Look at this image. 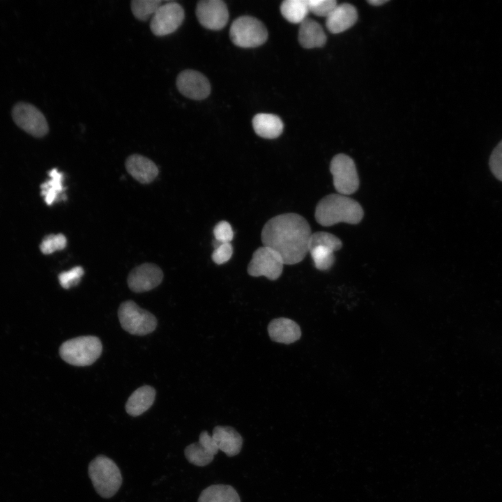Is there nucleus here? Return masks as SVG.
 Listing matches in <instances>:
<instances>
[{
  "label": "nucleus",
  "instance_id": "1",
  "mask_svg": "<svg viewBox=\"0 0 502 502\" xmlns=\"http://www.w3.org/2000/svg\"><path fill=\"white\" fill-rule=\"evenodd\" d=\"M311 228L301 215L287 213L271 218L262 228L264 246L276 252L284 264L293 265L303 261L310 250Z\"/></svg>",
  "mask_w": 502,
  "mask_h": 502
},
{
  "label": "nucleus",
  "instance_id": "2",
  "mask_svg": "<svg viewBox=\"0 0 502 502\" xmlns=\"http://www.w3.org/2000/svg\"><path fill=\"white\" fill-rule=\"evenodd\" d=\"M314 217L317 222L324 227L339 222L358 224L363 217L360 204L347 195L330 194L317 204Z\"/></svg>",
  "mask_w": 502,
  "mask_h": 502
},
{
  "label": "nucleus",
  "instance_id": "3",
  "mask_svg": "<svg viewBox=\"0 0 502 502\" xmlns=\"http://www.w3.org/2000/svg\"><path fill=\"white\" fill-rule=\"evenodd\" d=\"M88 473L96 492L102 498L112 497L121 486V471L107 456L100 455L92 459L89 464Z\"/></svg>",
  "mask_w": 502,
  "mask_h": 502
},
{
  "label": "nucleus",
  "instance_id": "4",
  "mask_svg": "<svg viewBox=\"0 0 502 502\" xmlns=\"http://www.w3.org/2000/svg\"><path fill=\"white\" fill-rule=\"evenodd\" d=\"M100 339L95 336H80L64 342L59 348L61 358L72 365L88 366L100 356Z\"/></svg>",
  "mask_w": 502,
  "mask_h": 502
},
{
  "label": "nucleus",
  "instance_id": "5",
  "mask_svg": "<svg viewBox=\"0 0 502 502\" xmlns=\"http://www.w3.org/2000/svg\"><path fill=\"white\" fill-rule=\"evenodd\" d=\"M118 316L123 329L132 335H147L157 326L155 316L132 301H126L120 305Z\"/></svg>",
  "mask_w": 502,
  "mask_h": 502
},
{
  "label": "nucleus",
  "instance_id": "6",
  "mask_svg": "<svg viewBox=\"0 0 502 502\" xmlns=\"http://www.w3.org/2000/svg\"><path fill=\"white\" fill-rule=\"evenodd\" d=\"M229 35L234 45L249 48L264 44L267 40L268 31L264 24L257 18L241 16L233 22Z\"/></svg>",
  "mask_w": 502,
  "mask_h": 502
},
{
  "label": "nucleus",
  "instance_id": "7",
  "mask_svg": "<svg viewBox=\"0 0 502 502\" xmlns=\"http://www.w3.org/2000/svg\"><path fill=\"white\" fill-rule=\"evenodd\" d=\"M333 184L339 194L349 195L354 193L359 186V178L353 160L347 155H335L330 165Z\"/></svg>",
  "mask_w": 502,
  "mask_h": 502
},
{
  "label": "nucleus",
  "instance_id": "8",
  "mask_svg": "<svg viewBox=\"0 0 502 502\" xmlns=\"http://www.w3.org/2000/svg\"><path fill=\"white\" fill-rule=\"evenodd\" d=\"M284 265L282 258L276 252L262 245L254 252L248 266V273L252 277L264 276L271 280H275L282 275Z\"/></svg>",
  "mask_w": 502,
  "mask_h": 502
},
{
  "label": "nucleus",
  "instance_id": "9",
  "mask_svg": "<svg viewBox=\"0 0 502 502\" xmlns=\"http://www.w3.org/2000/svg\"><path fill=\"white\" fill-rule=\"evenodd\" d=\"M13 119L20 128L29 134L41 137L47 135L49 126L43 114L34 105L20 102L12 110Z\"/></svg>",
  "mask_w": 502,
  "mask_h": 502
},
{
  "label": "nucleus",
  "instance_id": "10",
  "mask_svg": "<svg viewBox=\"0 0 502 502\" xmlns=\"http://www.w3.org/2000/svg\"><path fill=\"white\" fill-rule=\"evenodd\" d=\"M184 10L176 2L161 4L152 16L150 29L157 36H164L174 32L184 20Z\"/></svg>",
  "mask_w": 502,
  "mask_h": 502
},
{
  "label": "nucleus",
  "instance_id": "11",
  "mask_svg": "<svg viewBox=\"0 0 502 502\" xmlns=\"http://www.w3.org/2000/svg\"><path fill=\"white\" fill-rule=\"evenodd\" d=\"M199 23L208 29L220 30L227 24L229 13L226 4L221 0H204L196 8Z\"/></svg>",
  "mask_w": 502,
  "mask_h": 502
},
{
  "label": "nucleus",
  "instance_id": "12",
  "mask_svg": "<svg viewBox=\"0 0 502 502\" xmlns=\"http://www.w3.org/2000/svg\"><path fill=\"white\" fill-rule=\"evenodd\" d=\"M176 83L180 93L190 99H204L211 92L208 79L196 70H185L181 72L177 76Z\"/></svg>",
  "mask_w": 502,
  "mask_h": 502
},
{
  "label": "nucleus",
  "instance_id": "13",
  "mask_svg": "<svg viewBox=\"0 0 502 502\" xmlns=\"http://www.w3.org/2000/svg\"><path fill=\"white\" fill-rule=\"evenodd\" d=\"M163 278L160 268L154 264H143L131 271L128 277V285L134 292L142 293L158 286Z\"/></svg>",
  "mask_w": 502,
  "mask_h": 502
},
{
  "label": "nucleus",
  "instance_id": "14",
  "mask_svg": "<svg viewBox=\"0 0 502 502\" xmlns=\"http://www.w3.org/2000/svg\"><path fill=\"white\" fill-rule=\"evenodd\" d=\"M218 450L212 436L204 430L199 434L198 442L186 446L184 455L190 463L197 466H205L213 460Z\"/></svg>",
  "mask_w": 502,
  "mask_h": 502
},
{
  "label": "nucleus",
  "instance_id": "15",
  "mask_svg": "<svg viewBox=\"0 0 502 502\" xmlns=\"http://www.w3.org/2000/svg\"><path fill=\"white\" fill-rule=\"evenodd\" d=\"M270 338L275 342L289 344L301 336V328L294 321L284 317L271 320L268 326Z\"/></svg>",
  "mask_w": 502,
  "mask_h": 502
},
{
  "label": "nucleus",
  "instance_id": "16",
  "mask_svg": "<svg viewBox=\"0 0 502 502\" xmlns=\"http://www.w3.org/2000/svg\"><path fill=\"white\" fill-rule=\"evenodd\" d=\"M212 438L218 449L228 457L237 455L241 450L243 439L242 436L232 427L215 426L212 432Z\"/></svg>",
  "mask_w": 502,
  "mask_h": 502
},
{
  "label": "nucleus",
  "instance_id": "17",
  "mask_svg": "<svg viewBox=\"0 0 502 502\" xmlns=\"http://www.w3.org/2000/svg\"><path fill=\"white\" fill-rule=\"evenodd\" d=\"M358 18L356 8L349 3L337 5L326 17V25L333 33L343 32L352 26Z\"/></svg>",
  "mask_w": 502,
  "mask_h": 502
},
{
  "label": "nucleus",
  "instance_id": "18",
  "mask_svg": "<svg viewBox=\"0 0 502 502\" xmlns=\"http://www.w3.org/2000/svg\"><path fill=\"white\" fill-rule=\"evenodd\" d=\"M128 172L142 183L152 182L158 174V169L150 159L139 155H130L126 160Z\"/></svg>",
  "mask_w": 502,
  "mask_h": 502
},
{
  "label": "nucleus",
  "instance_id": "19",
  "mask_svg": "<svg viewBox=\"0 0 502 502\" xmlns=\"http://www.w3.org/2000/svg\"><path fill=\"white\" fill-rule=\"evenodd\" d=\"M298 41L304 48L321 47L326 42V36L317 22L307 17L300 24Z\"/></svg>",
  "mask_w": 502,
  "mask_h": 502
},
{
  "label": "nucleus",
  "instance_id": "20",
  "mask_svg": "<svg viewBox=\"0 0 502 502\" xmlns=\"http://www.w3.org/2000/svg\"><path fill=\"white\" fill-rule=\"evenodd\" d=\"M155 390L144 386L135 390L126 404V411L131 416H138L146 411L153 404Z\"/></svg>",
  "mask_w": 502,
  "mask_h": 502
},
{
  "label": "nucleus",
  "instance_id": "21",
  "mask_svg": "<svg viewBox=\"0 0 502 502\" xmlns=\"http://www.w3.org/2000/svg\"><path fill=\"white\" fill-rule=\"evenodd\" d=\"M252 126L257 135L266 139L277 138L282 132L284 127L279 116L264 113L257 114L254 116Z\"/></svg>",
  "mask_w": 502,
  "mask_h": 502
},
{
  "label": "nucleus",
  "instance_id": "22",
  "mask_svg": "<svg viewBox=\"0 0 502 502\" xmlns=\"http://www.w3.org/2000/svg\"><path fill=\"white\" fill-rule=\"evenodd\" d=\"M197 502H241V499L231 485L217 484L203 489Z\"/></svg>",
  "mask_w": 502,
  "mask_h": 502
},
{
  "label": "nucleus",
  "instance_id": "23",
  "mask_svg": "<svg viewBox=\"0 0 502 502\" xmlns=\"http://www.w3.org/2000/svg\"><path fill=\"white\" fill-rule=\"evenodd\" d=\"M49 179L40 185L41 195L47 205H52L59 199H65L63 191V175L57 169L49 172Z\"/></svg>",
  "mask_w": 502,
  "mask_h": 502
},
{
  "label": "nucleus",
  "instance_id": "24",
  "mask_svg": "<svg viewBox=\"0 0 502 502\" xmlns=\"http://www.w3.org/2000/svg\"><path fill=\"white\" fill-rule=\"evenodd\" d=\"M280 11L287 21L294 24H301L310 12L307 0H286L282 3Z\"/></svg>",
  "mask_w": 502,
  "mask_h": 502
},
{
  "label": "nucleus",
  "instance_id": "25",
  "mask_svg": "<svg viewBox=\"0 0 502 502\" xmlns=\"http://www.w3.org/2000/svg\"><path fill=\"white\" fill-rule=\"evenodd\" d=\"M342 246V243L338 237L326 231H317L310 236V250L315 247H324L335 252L341 249Z\"/></svg>",
  "mask_w": 502,
  "mask_h": 502
},
{
  "label": "nucleus",
  "instance_id": "26",
  "mask_svg": "<svg viewBox=\"0 0 502 502\" xmlns=\"http://www.w3.org/2000/svg\"><path fill=\"white\" fill-rule=\"evenodd\" d=\"M161 4L160 0H133L131 1V10L137 19L146 21Z\"/></svg>",
  "mask_w": 502,
  "mask_h": 502
},
{
  "label": "nucleus",
  "instance_id": "27",
  "mask_svg": "<svg viewBox=\"0 0 502 502\" xmlns=\"http://www.w3.org/2000/svg\"><path fill=\"white\" fill-rule=\"evenodd\" d=\"M315 267L319 271L328 270L335 262L334 252L324 247H315L309 251Z\"/></svg>",
  "mask_w": 502,
  "mask_h": 502
},
{
  "label": "nucleus",
  "instance_id": "28",
  "mask_svg": "<svg viewBox=\"0 0 502 502\" xmlns=\"http://www.w3.org/2000/svg\"><path fill=\"white\" fill-rule=\"evenodd\" d=\"M67 240L63 234H50L43 238L40 248L43 254H49L56 250L64 249Z\"/></svg>",
  "mask_w": 502,
  "mask_h": 502
},
{
  "label": "nucleus",
  "instance_id": "29",
  "mask_svg": "<svg viewBox=\"0 0 502 502\" xmlns=\"http://www.w3.org/2000/svg\"><path fill=\"white\" fill-rule=\"evenodd\" d=\"M213 245L215 250L211 257L215 264L220 265L231 259L233 254V247L231 243H221L215 239Z\"/></svg>",
  "mask_w": 502,
  "mask_h": 502
},
{
  "label": "nucleus",
  "instance_id": "30",
  "mask_svg": "<svg viewBox=\"0 0 502 502\" xmlns=\"http://www.w3.org/2000/svg\"><path fill=\"white\" fill-rule=\"evenodd\" d=\"M309 11L320 17H328L337 6L335 0H307Z\"/></svg>",
  "mask_w": 502,
  "mask_h": 502
},
{
  "label": "nucleus",
  "instance_id": "31",
  "mask_svg": "<svg viewBox=\"0 0 502 502\" xmlns=\"http://www.w3.org/2000/svg\"><path fill=\"white\" fill-rule=\"evenodd\" d=\"M84 275V270L81 266H75L69 271L61 273L59 275V281L64 289L77 284Z\"/></svg>",
  "mask_w": 502,
  "mask_h": 502
},
{
  "label": "nucleus",
  "instance_id": "32",
  "mask_svg": "<svg viewBox=\"0 0 502 502\" xmlns=\"http://www.w3.org/2000/svg\"><path fill=\"white\" fill-rule=\"evenodd\" d=\"M489 165L492 174L502 181V139L493 149L489 157Z\"/></svg>",
  "mask_w": 502,
  "mask_h": 502
},
{
  "label": "nucleus",
  "instance_id": "33",
  "mask_svg": "<svg viewBox=\"0 0 502 502\" xmlns=\"http://www.w3.org/2000/svg\"><path fill=\"white\" fill-rule=\"evenodd\" d=\"M215 239L221 243H230L234 237V231L230 224L225 220L219 222L213 229Z\"/></svg>",
  "mask_w": 502,
  "mask_h": 502
},
{
  "label": "nucleus",
  "instance_id": "34",
  "mask_svg": "<svg viewBox=\"0 0 502 502\" xmlns=\"http://www.w3.org/2000/svg\"><path fill=\"white\" fill-rule=\"evenodd\" d=\"M388 1H387V0H371V1H367V2H368L369 3H370V4H372V5H374V6H381V5L385 3L388 2Z\"/></svg>",
  "mask_w": 502,
  "mask_h": 502
}]
</instances>
